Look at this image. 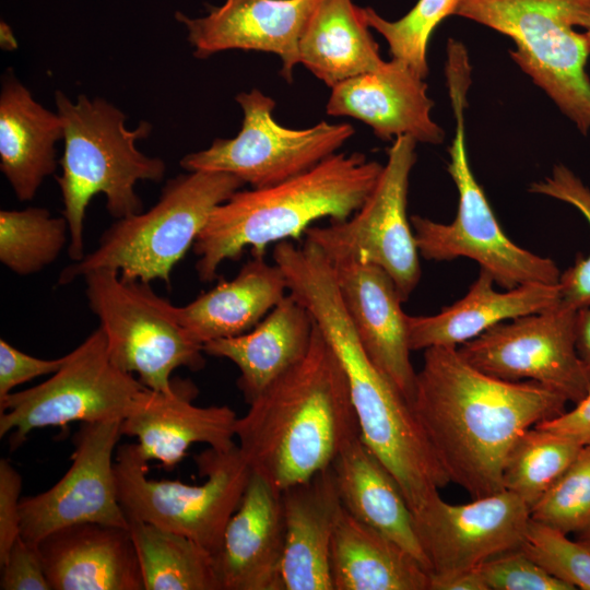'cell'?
I'll use <instances>...</instances> for the list:
<instances>
[{"label":"cell","mask_w":590,"mask_h":590,"mask_svg":"<svg viewBox=\"0 0 590 590\" xmlns=\"http://www.w3.org/2000/svg\"><path fill=\"white\" fill-rule=\"evenodd\" d=\"M567 402L541 384L491 376L458 347L432 346L416 371L411 408L449 482L479 498L504 489L516 441L563 414Z\"/></svg>","instance_id":"1"},{"label":"cell","mask_w":590,"mask_h":590,"mask_svg":"<svg viewBox=\"0 0 590 590\" xmlns=\"http://www.w3.org/2000/svg\"><path fill=\"white\" fill-rule=\"evenodd\" d=\"M359 435L346 374L314 321L307 354L237 418V446L251 471L281 492L332 465Z\"/></svg>","instance_id":"2"},{"label":"cell","mask_w":590,"mask_h":590,"mask_svg":"<svg viewBox=\"0 0 590 590\" xmlns=\"http://www.w3.org/2000/svg\"><path fill=\"white\" fill-rule=\"evenodd\" d=\"M381 169L363 153H335L287 180L237 190L212 211L192 247L199 279L213 281L224 261L239 259L248 248L252 257H264L269 245L299 239L317 220L349 219L364 204Z\"/></svg>","instance_id":"3"},{"label":"cell","mask_w":590,"mask_h":590,"mask_svg":"<svg viewBox=\"0 0 590 590\" xmlns=\"http://www.w3.org/2000/svg\"><path fill=\"white\" fill-rule=\"evenodd\" d=\"M55 104L63 123V154L59 161V185L70 231L68 255L74 262L84 256V221L90 201L98 193L115 219L142 212L135 192L138 181H161L166 172L163 160L150 157L137 142L150 135L152 125L140 121L126 126V115L104 98L80 94L72 102L63 92H55Z\"/></svg>","instance_id":"4"},{"label":"cell","mask_w":590,"mask_h":590,"mask_svg":"<svg viewBox=\"0 0 590 590\" xmlns=\"http://www.w3.org/2000/svg\"><path fill=\"white\" fill-rule=\"evenodd\" d=\"M312 316L346 374L361 438L420 515L450 482L411 404L367 355L341 298L323 299Z\"/></svg>","instance_id":"5"},{"label":"cell","mask_w":590,"mask_h":590,"mask_svg":"<svg viewBox=\"0 0 590 590\" xmlns=\"http://www.w3.org/2000/svg\"><path fill=\"white\" fill-rule=\"evenodd\" d=\"M445 74L456 126L447 170L458 190V211L449 224L416 214L410 217L420 255L432 261L474 260L506 290L558 284L562 272L552 259L521 248L504 233L471 169L464 126L471 64L465 48L447 51Z\"/></svg>","instance_id":"6"},{"label":"cell","mask_w":590,"mask_h":590,"mask_svg":"<svg viewBox=\"0 0 590 590\" xmlns=\"http://www.w3.org/2000/svg\"><path fill=\"white\" fill-rule=\"evenodd\" d=\"M245 182L211 170H194L167 180L158 201L145 212L118 219L94 251L62 270L69 284L98 269L117 270L122 279L172 285L174 267L193 247L212 211Z\"/></svg>","instance_id":"7"},{"label":"cell","mask_w":590,"mask_h":590,"mask_svg":"<svg viewBox=\"0 0 590 590\" xmlns=\"http://www.w3.org/2000/svg\"><path fill=\"white\" fill-rule=\"evenodd\" d=\"M452 15L512 39L515 63L579 131L590 129V0H457Z\"/></svg>","instance_id":"8"},{"label":"cell","mask_w":590,"mask_h":590,"mask_svg":"<svg viewBox=\"0 0 590 590\" xmlns=\"http://www.w3.org/2000/svg\"><path fill=\"white\" fill-rule=\"evenodd\" d=\"M201 485L148 477L138 444H123L114 462L119 503L129 517L185 535L214 556L252 471L238 446L209 447L194 457Z\"/></svg>","instance_id":"9"},{"label":"cell","mask_w":590,"mask_h":590,"mask_svg":"<svg viewBox=\"0 0 590 590\" xmlns=\"http://www.w3.org/2000/svg\"><path fill=\"white\" fill-rule=\"evenodd\" d=\"M83 279L88 306L120 369L135 373L151 390L172 393L175 369L204 366L203 346L180 326L176 306L158 296L150 283L122 279L114 269L94 270Z\"/></svg>","instance_id":"10"},{"label":"cell","mask_w":590,"mask_h":590,"mask_svg":"<svg viewBox=\"0 0 590 590\" xmlns=\"http://www.w3.org/2000/svg\"><path fill=\"white\" fill-rule=\"evenodd\" d=\"M144 388L114 364L99 327L47 380L0 400V437L13 432V447L37 428L123 420Z\"/></svg>","instance_id":"11"},{"label":"cell","mask_w":590,"mask_h":590,"mask_svg":"<svg viewBox=\"0 0 590 590\" xmlns=\"http://www.w3.org/2000/svg\"><path fill=\"white\" fill-rule=\"evenodd\" d=\"M235 101L243 110L239 132L185 155L179 163L185 170L224 172L251 188L268 187L315 167L338 153L355 133L347 122L320 121L305 129L284 127L273 117L274 99L256 88L240 92Z\"/></svg>","instance_id":"12"},{"label":"cell","mask_w":590,"mask_h":590,"mask_svg":"<svg viewBox=\"0 0 590 590\" xmlns=\"http://www.w3.org/2000/svg\"><path fill=\"white\" fill-rule=\"evenodd\" d=\"M416 144L408 135L396 138L361 209L346 220L331 221L323 227L311 226L305 234L328 258L347 256L382 268L392 278L403 302L421 279L420 252L406 214Z\"/></svg>","instance_id":"13"},{"label":"cell","mask_w":590,"mask_h":590,"mask_svg":"<svg viewBox=\"0 0 590 590\" xmlns=\"http://www.w3.org/2000/svg\"><path fill=\"white\" fill-rule=\"evenodd\" d=\"M577 310L556 306L499 322L458 347L477 369L509 381H534L578 403L590 378L576 347Z\"/></svg>","instance_id":"14"},{"label":"cell","mask_w":590,"mask_h":590,"mask_svg":"<svg viewBox=\"0 0 590 590\" xmlns=\"http://www.w3.org/2000/svg\"><path fill=\"white\" fill-rule=\"evenodd\" d=\"M122 420L82 423L74 436L72 463L49 489L20 502V535L31 545L75 523L128 528L117 494L113 461Z\"/></svg>","instance_id":"15"},{"label":"cell","mask_w":590,"mask_h":590,"mask_svg":"<svg viewBox=\"0 0 590 590\" xmlns=\"http://www.w3.org/2000/svg\"><path fill=\"white\" fill-rule=\"evenodd\" d=\"M530 519L526 502L505 488L467 504L438 497L414 517L429 575L477 568L520 548Z\"/></svg>","instance_id":"16"},{"label":"cell","mask_w":590,"mask_h":590,"mask_svg":"<svg viewBox=\"0 0 590 590\" xmlns=\"http://www.w3.org/2000/svg\"><path fill=\"white\" fill-rule=\"evenodd\" d=\"M328 260L364 350L411 404L416 371L410 356L409 315L396 283L374 263L347 256Z\"/></svg>","instance_id":"17"},{"label":"cell","mask_w":590,"mask_h":590,"mask_svg":"<svg viewBox=\"0 0 590 590\" xmlns=\"http://www.w3.org/2000/svg\"><path fill=\"white\" fill-rule=\"evenodd\" d=\"M320 0H226L209 14L191 19L176 12L185 25L193 56L205 59L239 49L271 52L282 61L281 74L291 83L299 63V40Z\"/></svg>","instance_id":"18"},{"label":"cell","mask_w":590,"mask_h":590,"mask_svg":"<svg viewBox=\"0 0 590 590\" xmlns=\"http://www.w3.org/2000/svg\"><path fill=\"white\" fill-rule=\"evenodd\" d=\"M424 80L408 64L391 58L330 87L326 111L357 119L385 141L408 135L416 142L440 144L445 132L432 118L434 102Z\"/></svg>","instance_id":"19"},{"label":"cell","mask_w":590,"mask_h":590,"mask_svg":"<svg viewBox=\"0 0 590 590\" xmlns=\"http://www.w3.org/2000/svg\"><path fill=\"white\" fill-rule=\"evenodd\" d=\"M174 391L144 388L121 422V434L137 437L148 460L173 470L196 442L214 449H229L235 442L237 415L227 405L198 406L197 388L189 380L173 379Z\"/></svg>","instance_id":"20"},{"label":"cell","mask_w":590,"mask_h":590,"mask_svg":"<svg viewBox=\"0 0 590 590\" xmlns=\"http://www.w3.org/2000/svg\"><path fill=\"white\" fill-rule=\"evenodd\" d=\"M282 492L253 473L215 555L221 590H283Z\"/></svg>","instance_id":"21"},{"label":"cell","mask_w":590,"mask_h":590,"mask_svg":"<svg viewBox=\"0 0 590 590\" xmlns=\"http://www.w3.org/2000/svg\"><path fill=\"white\" fill-rule=\"evenodd\" d=\"M37 550L51 590H144L128 528L75 523L46 535Z\"/></svg>","instance_id":"22"},{"label":"cell","mask_w":590,"mask_h":590,"mask_svg":"<svg viewBox=\"0 0 590 590\" xmlns=\"http://www.w3.org/2000/svg\"><path fill=\"white\" fill-rule=\"evenodd\" d=\"M283 590H333L330 553L343 511L332 465L282 491Z\"/></svg>","instance_id":"23"},{"label":"cell","mask_w":590,"mask_h":590,"mask_svg":"<svg viewBox=\"0 0 590 590\" xmlns=\"http://www.w3.org/2000/svg\"><path fill=\"white\" fill-rule=\"evenodd\" d=\"M494 279L480 269L468 293L430 316H409V343L412 351L432 346L460 345L493 326L552 308L560 303L558 284H526L498 292Z\"/></svg>","instance_id":"24"},{"label":"cell","mask_w":590,"mask_h":590,"mask_svg":"<svg viewBox=\"0 0 590 590\" xmlns=\"http://www.w3.org/2000/svg\"><path fill=\"white\" fill-rule=\"evenodd\" d=\"M312 331L310 312L287 293L251 330L206 342L203 352L237 366V386L249 404L304 358Z\"/></svg>","instance_id":"25"},{"label":"cell","mask_w":590,"mask_h":590,"mask_svg":"<svg viewBox=\"0 0 590 590\" xmlns=\"http://www.w3.org/2000/svg\"><path fill=\"white\" fill-rule=\"evenodd\" d=\"M61 139L59 114L36 102L9 69L0 92V168L20 201L32 200L54 174L55 145Z\"/></svg>","instance_id":"26"},{"label":"cell","mask_w":590,"mask_h":590,"mask_svg":"<svg viewBox=\"0 0 590 590\" xmlns=\"http://www.w3.org/2000/svg\"><path fill=\"white\" fill-rule=\"evenodd\" d=\"M287 293L281 268L252 257L231 281L222 280L187 305L176 306V316L190 339L203 346L248 332Z\"/></svg>","instance_id":"27"},{"label":"cell","mask_w":590,"mask_h":590,"mask_svg":"<svg viewBox=\"0 0 590 590\" xmlns=\"http://www.w3.org/2000/svg\"><path fill=\"white\" fill-rule=\"evenodd\" d=\"M332 469L344 509L396 541L430 573L413 512L399 484L361 435L342 448Z\"/></svg>","instance_id":"28"},{"label":"cell","mask_w":590,"mask_h":590,"mask_svg":"<svg viewBox=\"0 0 590 590\" xmlns=\"http://www.w3.org/2000/svg\"><path fill=\"white\" fill-rule=\"evenodd\" d=\"M333 590H428V570L404 547L344 507L334 530Z\"/></svg>","instance_id":"29"},{"label":"cell","mask_w":590,"mask_h":590,"mask_svg":"<svg viewBox=\"0 0 590 590\" xmlns=\"http://www.w3.org/2000/svg\"><path fill=\"white\" fill-rule=\"evenodd\" d=\"M369 30L352 0H320L299 40V63L329 87L374 70L385 60Z\"/></svg>","instance_id":"30"},{"label":"cell","mask_w":590,"mask_h":590,"mask_svg":"<svg viewBox=\"0 0 590 590\" xmlns=\"http://www.w3.org/2000/svg\"><path fill=\"white\" fill-rule=\"evenodd\" d=\"M127 519L144 590H221L212 553L185 535Z\"/></svg>","instance_id":"31"},{"label":"cell","mask_w":590,"mask_h":590,"mask_svg":"<svg viewBox=\"0 0 590 590\" xmlns=\"http://www.w3.org/2000/svg\"><path fill=\"white\" fill-rule=\"evenodd\" d=\"M579 441L539 426L527 429L511 448L503 472L504 488L530 509L578 457Z\"/></svg>","instance_id":"32"},{"label":"cell","mask_w":590,"mask_h":590,"mask_svg":"<svg viewBox=\"0 0 590 590\" xmlns=\"http://www.w3.org/2000/svg\"><path fill=\"white\" fill-rule=\"evenodd\" d=\"M69 243L67 220L52 216L47 209L0 211V261L17 275L42 271Z\"/></svg>","instance_id":"33"},{"label":"cell","mask_w":590,"mask_h":590,"mask_svg":"<svg viewBox=\"0 0 590 590\" xmlns=\"http://www.w3.org/2000/svg\"><path fill=\"white\" fill-rule=\"evenodd\" d=\"M457 0H418L401 19L388 21L371 8H363L370 28L387 42L393 59L408 64L420 76L428 75L427 48L440 22L452 15Z\"/></svg>","instance_id":"34"},{"label":"cell","mask_w":590,"mask_h":590,"mask_svg":"<svg viewBox=\"0 0 590 590\" xmlns=\"http://www.w3.org/2000/svg\"><path fill=\"white\" fill-rule=\"evenodd\" d=\"M530 516L567 534L590 524V445L530 509Z\"/></svg>","instance_id":"35"},{"label":"cell","mask_w":590,"mask_h":590,"mask_svg":"<svg viewBox=\"0 0 590 590\" xmlns=\"http://www.w3.org/2000/svg\"><path fill=\"white\" fill-rule=\"evenodd\" d=\"M529 191L573 205L590 226V189L565 165H555L551 176L532 182ZM558 286L563 305L576 310L590 308V255H578L575 263L560 273Z\"/></svg>","instance_id":"36"},{"label":"cell","mask_w":590,"mask_h":590,"mask_svg":"<svg viewBox=\"0 0 590 590\" xmlns=\"http://www.w3.org/2000/svg\"><path fill=\"white\" fill-rule=\"evenodd\" d=\"M520 548L574 590H590V546L586 543L530 519Z\"/></svg>","instance_id":"37"},{"label":"cell","mask_w":590,"mask_h":590,"mask_svg":"<svg viewBox=\"0 0 590 590\" xmlns=\"http://www.w3.org/2000/svg\"><path fill=\"white\" fill-rule=\"evenodd\" d=\"M479 570L488 590H574L530 558L521 548L499 554Z\"/></svg>","instance_id":"38"},{"label":"cell","mask_w":590,"mask_h":590,"mask_svg":"<svg viewBox=\"0 0 590 590\" xmlns=\"http://www.w3.org/2000/svg\"><path fill=\"white\" fill-rule=\"evenodd\" d=\"M1 568V590H51L37 546L21 535L12 544Z\"/></svg>","instance_id":"39"},{"label":"cell","mask_w":590,"mask_h":590,"mask_svg":"<svg viewBox=\"0 0 590 590\" xmlns=\"http://www.w3.org/2000/svg\"><path fill=\"white\" fill-rule=\"evenodd\" d=\"M66 355L54 359L28 355L0 340V400L9 396L13 388L44 375H52L64 363Z\"/></svg>","instance_id":"40"},{"label":"cell","mask_w":590,"mask_h":590,"mask_svg":"<svg viewBox=\"0 0 590 590\" xmlns=\"http://www.w3.org/2000/svg\"><path fill=\"white\" fill-rule=\"evenodd\" d=\"M22 477L8 459L0 460V565L20 535Z\"/></svg>","instance_id":"41"},{"label":"cell","mask_w":590,"mask_h":590,"mask_svg":"<svg viewBox=\"0 0 590 590\" xmlns=\"http://www.w3.org/2000/svg\"><path fill=\"white\" fill-rule=\"evenodd\" d=\"M536 426L568 436L583 446L590 445V390L571 410Z\"/></svg>","instance_id":"42"},{"label":"cell","mask_w":590,"mask_h":590,"mask_svg":"<svg viewBox=\"0 0 590 590\" xmlns=\"http://www.w3.org/2000/svg\"><path fill=\"white\" fill-rule=\"evenodd\" d=\"M428 590H488L477 568L429 575Z\"/></svg>","instance_id":"43"},{"label":"cell","mask_w":590,"mask_h":590,"mask_svg":"<svg viewBox=\"0 0 590 590\" xmlns=\"http://www.w3.org/2000/svg\"><path fill=\"white\" fill-rule=\"evenodd\" d=\"M576 347L590 378V308L577 310Z\"/></svg>","instance_id":"44"},{"label":"cell","mask_w":590,"mask_h":590,"mask_svg":"<svg viewBox=\"0 0 590 590\" xmlns=\"http://www.w3.org/2000/svg\"><path fill=\"white\" fill-rule=\"evenodd\" d=\"M576 534H577V540L590 546V524L586 527L583 530L577 532Z\"/></svg>","instance_id":"45"},{"label":"cell","mask_w":590,"mask_h":590,"mask_svg":"<svg viewBox=\"0 0 590 590\" xmlns=\"http://www.w3.org/2000/svg\"><path fill=\"white\" fill-rule=\"evenodd\" d=\"M585 34L587 36L589 48H590V27L587 31H585Z\"/></svg>","instance_id":"46"}]
</instances>
